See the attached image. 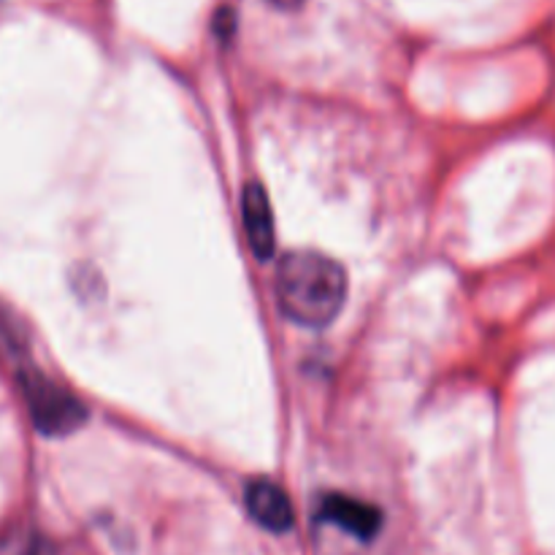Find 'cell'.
Wrapping results in <instances>:
<instances>
[{
    "instance_id": "3",
    "label": "cell",
    "mask_w": 555,
    "mask_h": 555,
    "mask_svg": "<svg viewBox=\"0 0 555 555\" xmlns=\"http://www.w3.org/2000/svg\"><path fill=\"white\" fill-rule=\"evenodd\" d=\"M314 518L347 531V534H352L361 542L374 540L383 531L385 524L383 509L369 502H361V499L345 496V493H325L318 502Z\"/></svg>"
},
{
    "instance_id": "4",
    "label": "cell",
    "mask_w": 555,
    "mask_h": 555,
    "mask_svg": "<svg viewBox=\"0 0 555 555\" xmlns=\"http://www.w3.org/2000/svg\"><path fill=\"white\" fill-rule=\"evenodd\" d=\"M242 220L247 231L249 249L258 260H271L276 253V228L274 209H271L269 193L260 182H247L242 190Z\"/></svg>"
},
{
    "instance_id": "2",
    "label": "cell",
    "mask_w": 555,
    "mask_h": 555,
    "mask_svg": "<svg viewBox=\"0 0 555 555\" xmlns=\"http://www.w3.org/2000/svg\"><path fill=\"white\" fill-rule=\"evenodd\" d=\"M20 385L33 423L47 437L74 434L87 421V406L74 393L52 383L47 374L36 372V369H25L20 374Z\"/></svg>"
},
{
    "instance_id": "6",
    "label": "cell",
    "mask_w": 555,
    "mask_h": 555,
    "mask_svg": "<svg viewBox=\"0 0 555 555\" xmlns=\"http://www.w3.org/2000/svg\"><path fill=\"white\" fill-rule=\"evenodd\" d=\"M0 555H57V551L41 531L22 526L0 534Z\"/></svg>"
},
{
    "instance_id": "7",
    "label": "cell",
    "mask_w": 555,
    "mask_h": 555,
    "mask_svg": "<svg viewBox=\"0 0 555 555\" xmlns=\"http://www.w3.org/2000/svg\"><path fill=\"white\" fill-rule=\"evenodd\" d=\"M266 3H271L274 9H282V11H293V9H301L307 0H266Z\"/></svg>"
},
{
    "instance_id": "5",
    "label": "cell",
    "mask_w": 555,
    "mask_h": 555,
    "mask_svg": "<svg viewBox=\"0 0 555 555\" xmlns=\"http://www.w3.org/2000/svg\"><path fill=\"white\" fill-rule=\"evenodd\" d=\"M244 504L247 513L260 529L271 531V534H285L296 524V513H293V502L274 480L258 477L244 491Z\"/></svg>"
},
{
    "instance_id": "1",
    "label": "cell",
    "mask_w": 555,
    "mask_h": 555,
    "mask_svg": "<svg viewBox=\"0 0 555 555\" xmlns=\"http://www.w3.org/2000/svg\"><path fill=\"white\" fill-rule=\"evenodd\" d=\"M347 298V274L334 258L314 249L285 253L276 269V304L291 323L325 328L339 318Z\"/></svg>"
}]
</instances>
